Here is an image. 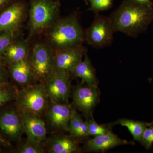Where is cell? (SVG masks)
Here are the masks:
<instances>
[{"instance_id":"obj_1","label":"cell","mask_w":153,"mask_h":153,"mask_svg":"<svg viewBox=\"0 0 153 153\" xmlns=\"http://www.w3.org/2000/svg\"><path fill=\"white\" fill-rule=\"evenodd\" d=\"M109 18L114 32L137 38L146 32L153 22V7L140 4L133 0H123Z\"/></svg>"},{"instance_id":"obj_2","label":"cell","mask_w":153,"mask_h":153,"mask_svg":"<svg viewBox=\"0 0 153 153\" xmlns=\"http://www.w3.org/2000/svg\"><path fill=\"white\" fill-rule=\"evenodd\" d=\"M43 34L44 42L54 52L82 45L85 41L78 12L59 18Z\"/></svg>"},{"instance_id":"obj_3","label":"cell","mask_w":153,"mask_h":153,"mask_svg":"<svg viewBox=\"0 0 153 153\" xmlns=\"http://www.w3.org/2000/svg\"><path fill=\"white\" fill-rule=\"evenodd\" d=\"M60 4L55 0H30L28 12L29 37L43 34L60 18Z\"/></svg>"},{"instance_id":"obj_4","label":"cell","mask_w":153,"mask_h":153,"mask_svg":"<svg viewBox=\"0 0 153 153\" xmlns=\"http://www.w3.org/2000/svg\"><path fill=\"white\" fill-rule=\"evenodd\" d=\"M15 106L20 112H30L42 116L50 100L43 83L35 82L18 90Z\"/></svg>"},{"instance_id":"obj_5","label":"cell","mask_w":153,"mask_h":153,"mask_svg":"<svg viewBox=\"0 0 153 153\" xmlns=\"http://www.w3.org/2000/svg\"><path fill=\"white\" fill-rule=\"evenodd\" d=\"M28 59L36 82L44 84L54 70V52L45 42H36Z\"/></svg>"},{"instance_id":"obj_6","label":"cell","mask_w":153,"mask_h":153,"mask_svg":"<svg viewBox=\"0 0 153 153\" xmlns=\"http://www.w3.org/2000/svg\"><path fill=\"white\" fill-rule=\"evenodd\" d=\"M114 33L109 17L95 14L92 24L84 32L85 41L94 48H104L112 43Z\"/></svg>"},{"instance_id":"obj_7","label":"cell","mask_w":153,"mask_h":153,"mask_svg":"<svg viewBox=\"0 0 153 153\" xmlns=\"http://www.w3.org/2000/svg\"><path fill=\"white\" fill-rule=\"evenodd\" d=\"M27 5L23 1H15L0 12V34H18L28 15Z\"/></svg>"},{"instance_id":"obj_8","label":"cell","mask_w":153,"mask_h":153,"mask_svg":"<svg viewBox=\"0 0 153 153\" xmlns=\"http://www.w3.org/2000/svg\"><path fill=\"white\" fill-rule=\"evenodd\" d=\"M71 76L53 70L44 84L50 102L68 103L71 93Z\"/></svg>"},{"instance_id":"obj_9","label":"cell","mask_w":153,"mask_h":153,"mask_svg":"<svg viewBox=\"0 0 153 153\" xmlns=\"http://www.w3.org/2000/svg\"><path fill=\"white\" fill-rule=\"evenodd\" d=\"M72 105L50 102L44 115L47 127L54 133L68 132Z\"/></svg>"},{"instance_id":"obj_10","label":"cell","mask_w":153,"mask_h":153,"mask_svg":"<svg viewBox=\"0 0 153 153\" xmlns=\"http://www.w3.org/2000/svg\"><path fill=\"white\" fill-rule=\"evenodd\" d=\"M87 52L82 45L70 47L54 52V71L72 76L76 66Z\"/></svg>"},{"instance_id":"obj_11","label":"cell","mask_w":153,"mask_h":153,"mask_svg":"<svg viewBox=\"0 0 153 153\" xmlns=\"http://www.w3.org/2000/svg\"><path fill=\"white\" fill-rule=\"evenodd\" d=\"M0 129L9 138L14 140H19L25 134L21 113L15 105L0 113Z\"/></svg>"},{"instance_id":"obj_12","label":"cell","mask_w":153,"mask_h":153,"mask_svg":"<svg viewBox=\"0 0 153 153\" xmlns=\"http://www.w3.org/2000/svg\"><path fill=\"white\" fill-rule=\"evenodd\" d=\"M99 94L97 86L77 85L73 91L72 105L88 116L98 101Z\"/></svg>"},{"instance_id":"obj_13","label":"cell","mask_w":153,"mask_h":153,"mask_svg":"<svg viewBox=\"0 0 153 153\" xmlns=\"http://www.w3.org/2000/svg\"><path fill=\"white\" fill-rule=\"evenodd\" d=\"M20 113L27 138L36 142H44L47 138L46 121L41 116L33 113Z\"/></svg>"},{"instance_id":"obj_14","label":"cell","mask_w":153,"mask_h":153,"mask_svg":"<svg viewBox=\"0 0 153 153\" xmlns=\"http://www.w3.org/2000/svg\"><path fill=\"white\" fill-rule=\"evenodd\" d=\"M73 137L55 133L44 142L45 151L49 153H73L79 151L78 145Z\"/></svg>"},{"instance_id":"obj_15","label":"cell","mask_w":153,"mask_h":153,"mask_svg":"<svg viewBox=\"0 0 153 153\" xmlns=\"http://www.w3.org/2000/svg\"><path fill=\"white\" fill-rule=\"evenodd\" d=\"M10 76L19 86L23 88L37 82L28 58L8 65Z\"/></svg>"},{"instance_id":"obj_16","label":"cell","mask_w":153,"mask_h":153,"mask_svg":"<svg viewBox=\"0 0 153 153\" xmlns=\"http://www.w3.org/2000/svg\"><path fill=\"white\" fill-rule=\"evenodd\" d=\"M129 144L127 141L118 137L111 131L94 137L88 141L86 149L90 152H103L111 148Z\"/></svg>"},{"instance_id":"obj_17","label":"cell","mask_w":153,"mask_h":153,"mask_svg":"<svg viewBox=\"0 0 153 153\" xmlns=\"http://www.w3.org/2000/svg\"><path fill=\"white\" fill-rule=\"evenodd\" d=\"M30 49L28 41L16 38L11 43L3 55L6 65L27 59Z\"/></svg>"},{"instance_id":"obj_18","label":"cell","mask_w":153,"mask_h":153,"mask_svg":"<svg viewBox=\"0 0 153 153\" xmlns=\"http://www.w3.org/2000/svg\"><path fill=\"white\" fill-rule=\"evenodd\" d=\"M72 76L78 77L82 79V84L91 86H97V78L95 69L87 53L84 55V59L76 66Z\"/></svg>"},{"instance_id":"obj_19","label":"cell","mask_w":153,"mask_h":153,"mask_svg":"<svg viewBox=\"0 0 153 153\" xmlns=\"http://www.w3.org/2000/svg\"><path fill=\"white\" fill-rule=\"evenodd\" d=\"M68 132L71 136L76 138L87 136L86 122L82 119L73 106L68 125Z\"/></svg>"},{"instance_id":"obj_20","label":"cell","mask_w":153,"mask_h":153,"mask_svg":"<svg viewBox=\"0 0 153 153\" xmlns=\"http://www.w3.org/2000/svg\"><path fill=\"white\" fill-rule=\"evenodd\" d=\"M113 125H120L127 128L134 140L141 143L143 134L148 124L131 120L121 119L114 123Z\"/></svg>"},{"instance_id":"obj_21","label":"cell","mask_w":153,"mask_h":153,"mask_svg":"<svg viewBox=\"0 0 153 153\" xmlns=\"http://www.w3.org/2000/svg\"><path fill=\"white\" fill-rule=\"evenodd\" d=\"M16 152L18 153H44L46 152L44 142L38 143L27 138L20 143Z\"/></svg>"},{"instance_id":"obj_22","label":"cell","mask_w":153,"mask_h":153,"mask_svg":"<svg viewBox=\"0 0 153 153\" xmlns=\"http://www.w3.org/2000/svg\"><path fill=\"white\" fill-rule=\"evenodd\" d=\"M18 91L16 88L10 82L0 85V108L10 102L15 100Z\"/></svg>"},{"instance_id":"obj_23","label":"cell","mask_w":153,"mask_h":153,"mask_svg":"<svg viewBox=\"0 0 153 153\" xmlns=\"http://www.w3.org/2000/svg\"><path fill=\"white\" fill-rule=\"evenodd\" d=\"M87 135L97 136L110 132L109 130L103 126L98 124L93 119L86 121Z\"/></svg>"},{"instance_id":"obj_24","label":"cell","mask_w":153,"mask_h":153,"mask_svg":"<svg viewBox=\"0 0 153 153\" xmlns=\"http://www.w3.org/2000/svg\"><path fill=\"white\" fill-rule=\"evenodd\" d=\"M90 4L88 10L98 14L99 12L107 11L111 7L113 0H87Z\"/></svg>"},{"instance_id":"obj_25","label":"cell","mask_w":153,"mask_h":153,"mask_svg":"<svg viewBox=\"0 0 153 153\" xmlns=\"http://www.w3.org/2000/svg\"><path fill=\"white\" fill-rule=\"evenodd\" d=\"M18 35L10 33L0 34V55L3 56L11 43L17 38Z\"/></svg>"},{"instance_id":"obj_26","label":"cell","mask_w":153,"mask_h":153,"mask_svg":"<svg viewBox=\"0 0 153 153\" xmlns=\"http://www.w3.org/2000/svg\"><path fill=\"white\" fill-rule=\"evenodd\" d=\"M149 127H146L144 132L141 143L147 149H149L153 143V123L148 124Z\"/></svg>"},{"instance_id":"obj_27","label":"cell","mask_w":153,"mask_h":153,"mask_svg":"<svg viewBox=\"0 0 153 153\" xmlns=\"http://www.w3.org/2000/svg\"><path fill=\"white\" fill-rule=\"evenodd\" d=\"M10 74L5 66L0 65V85L9 83Z\"/></svg>"},{"instance_id":"obj_28","label":"cell","mask_w":153,"mask_h":153,"mask_svg":"<svg viewBox=\"0 0 153 153\" xmlns=\"http://www.w3.org/2000/svg\"><path fill=\"white\" fill-rule=\"evenodd\" d=\"M133 1L140 4L150 7H153V2L152 0H133Z\"/></svg>"},{"instance_id":"obj_29","label":"cell","mask_w":153,"mask_h":153,"mask_svg":"<svg viewBox=\"0 0 153 153\" xmlns=\"http://www.w3.org/2000/svg\"><path fill=\"white\" fill-rule=\"evenodd\" d=\"M15 0H0V12L10 5Z\"/></svg>"},{"instance_id":"obj_30","label":"cell","mask_w":153,"mask_h":153,"mask_svg":"<svg viewBox=\"0 0 153 153\" xmlns=\"http://www.w3.org/2000/svg\"><path fill=\"white\" fill-rule=\"evenodd\" d=\"M1 130L0 129V146H3L8 147L10 146V143L8 142L7 140L5 139L1 134Z\"/></svg>"},{"instance_id":"obj_31","label":"cell","mask_w":153,"mask_h":153,"mask_svg":"<svg viewBox=\"0 0 153 153\" xmlns=\"http://www.w3.org/2000/svg\"><path fill=\"white\" fill-rule=\"evenodd\" d=\"M0 65L3 66H7L4 60V57L2 55H0Z\"/></svg>"},{"instance_id":"obj_32","label":"cell","mask_w":153,"mask_h":153,"mask_svg":"<svg viewBox=\"0 0 153 153\" xmlns=\"http://www.w3.org/2000/svg\"><path fill=\"white\" fill-rule=\"evenodd\" d=\"M83 1H85V2H86V3H87V0H83Z\"/></svg>"},{"instance_id":"obj_33","label":"cell","mask_w":153,"mask_h":153,"mask_svg":"<svg viewBox=\"0 0 153 153\" xmlns=\"http://www.w3.org/2000/svg\"><path fill=\"white\" fill-rule=\"evenodd\" d=\"M152 123H153V122H152Z\"/></svg>"}]
</instances>
